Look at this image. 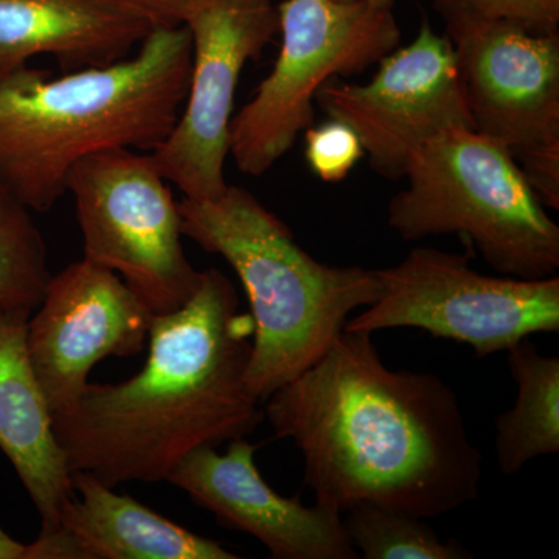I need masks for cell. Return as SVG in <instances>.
Masks as SVG:
<instances>
[{"label":"cell","instance_id":"6da1fadb","mask_svg":"<svg viewBox=\"0 0 559 559\" xmlns=\"http://www.w3.org/2000/svg\"><path fill=\"white\" fill-rule=\"evenodd\" d=\"M264 401L274 439L296 444L305 485L326 509L436 520L479 496L484 459L457 393L437 374L390 369L373 334L342 331Z\"/></svg>","mask_w":559,"mask_h":559},{"label":"cell","instance_id":"7a4b0ae2","mask_svg":"<svg viewBox=\"0 0 559 559\" xmlns=\"http://www.w3.org/2000/svg\"><path fill=\"white\" fill-rule=\"evenodd\" d=\"M253 322L231 280L210 267L179 310L154 316L148 358L130 380L87 384L53 418L69 469L109 487L167 480L200 448L248 439L263 423L248 373Z\"/></svg>","mask_w":559,"mask_h":559},{"label":"cell","instance_id":"3957f363","mask_svg":"<svg viewBox=\"0 0 559 559\" xmlns=\"http://www.w3.org/2000/svg\"><path fill=\"white\" fill-rule=\"evenodd\" d=\"M190 73L186 25H157L134 55L60 79L28 66L0 73V182L33 212H47L84 157L151 153L179 119Z\"/></svg>","mask_w":559,"mask_h":559},{"label":"cell","instance_id":"277c9868","mask_svg":"<svg viewBox=\"0 0 559 559\" xmlns=\"http://www.w3.org/2000/svg\"><path fill=\"white\" fill-rule=\"evenodd\" d=\"M183 237L237 272L253 322L246 382L263 403L310 369L349 314L381 294L378 270L330 266L301 249L289 227L242 187L216 200L179 202Z\"/></svg>","mask_w":559,"mask_h":559},{"label":"cell","instance_id":"5b68a950","mask_svg":"<svg viewBox=\"0 0 559 559\" xmlns=\"http://www.w3.org/2000/svg\"><path fill=\"white\" fill-rule=\"evenodd\" d=\"M404 178L388 209L401 240L457 234L499 274L557 275L558 224L506 146L468 128L443 131L415 151Z\"/></svg>","mask_w":559,"mask_h":559},{"label":"cell","instance_id":"8992f818","mask_svg":"<svg viewBox=\"0 0 559 559\" xmlns=\"http://www.w3.org/2000/svg\"><path fill=\"white\" fill-rule=\"evenodd\" d=\"M277 7V61L230 121L229 154L253 178L270 171L314 124V98L323 84L362 73L401 40L393 7L382 3L285 0Z\"/></svg>","mask_w":559,"mask_h":559},{"label":"cell","instance_id":"52a82bcc","mask_svg":"<svg viewBox=\"0 0 559 559\" xmlns=\"http://www.w3.org/2000/svg\"><path fill=\"white\" fill-rule=\"evenodd\" d=\"M84 260L116 272L151 314L182 308L202 272L187 259L179 202L148 151L112 148L69 173Z\"/></svg>","mask_w":559,"mask_h":559},{"label":"cell","instance_id":"ba28073f","mask_svg":"<svg viewBox=\"0 0 559 559\" xmlns=\"http://www.w3.org/2000/svg\"><path fill=\"white\" fill-rule=\"evenodd\" d=\"M471 253L415 248L378 270L381 294L344 331L374 334L417 329L469 345L477 358L509 352L532 334L559 331V278L491 277L469 266Z\"/></svg>","mask_w":559,"mask_h":559},{"label":"cell","instance_id":"9c48e42d","mask_svg":"<svg viewBox=\"0 0 559 559\" xmlns=\"http://www.w3.org/2000/svg\"><path fill=\"white\" fill-rule=\"evenodd\" d=\"M474 130L510 151L546 207L559 209V33L448 16Z\"/></svg>","mask_w":559,"mask_h":559},{"label":"cell","instance_id":"30bf717a","mask_svg":"<svg viewBox=\"0 0 559 559\" xmlns=\"http://www.w3.org/2000/svg\"><path fill=\"white\" fill-rule=\"evenodd\" d=\"M191 38L190 86L154 164L183 198L216 200L229 183L224 165L235 92L242 69L280 33L274 0H202L186 21Z\"/></svg>","mask_w":559,"mask_h":559},{"label":"cell","instance_id":"8fae6325","mask_svg":"<svg viewBox=\"0 0 559 559\" xmlns=\"http://www.w3.org/2000/svg\"><path fill=\"white\" fill-rule=\"evenodd\" d=\"M380 64L367 84H323L314 103L356 132L378 175L400 180L419 146L474 124L447 35L423 24L409 46L396 47Z\"/></svg>","mask_w":559,"mask_h":559},{"label":"cell","instance_id":"7c38bea8","mask_svg":"<svg viewBox=\"0 0 559 559\" xmlns=\"http://www.w3.org/2000/svg\"><path fill=\"white\" fill-rule=\"evenodd\" d=\"M35 311L27 349L51 418L75 406L95 364L143 352L154 318L116 272L84 259L51 275Z\"/></svg>","mask_w":559,"mask_h":559},{"label":"cell","instance_id":"4fadbf2b","mask_svg":"<svg viewBox=\"0 0 559 559\" xmlns=\"http://www.w3.org/2000/svg\"><path fill=\"white\" fill-rule=\"evenodd\" d=\"M259 447L229 441L224 454L204 447L180 460L167 481L182 489L224 527L248 533L275 559H358L340 511L283 498L261 477Z\"/></svg>","mask_w":559,"mask_h":559},{"label":"cell","instance_id":"5bb4252c","mask_svg":"<svg viewBox=\"0 0 559 559\" xmlns=\"http://www.w3.org/2000/svg\"><path fill=\"white\" fill-rule=\"evenodd\" d=\"M72 487L58 527L35 539L39 559L240 558L90 473H72Z\"/></svg>","mask_w":559,"mask_h":559},{"label":"cell","instance_id":"9a60e30c","mask_svg":"<svg viewBox=\"0 0 559 559\" xmlns=\"http://www.w3.org/2000/svg\"><path fill=\"white\" fill-rule=\"evenodd\" d=\"M153 22L119 0H0V73L50 55L68 72L130 57Z\"/></svg>","mask_w":559,"mask_h":559},{"label":"cell","instance_id":"2e32d148","mask_svg":"<svg viewBox=\"0 0 559 559\" xmlns=\"http://www.w3.org/2000/svg\"><path fill=\"white\" fill-rule=\"evenodd\" d=\"M31 316L0 310V451L38 510L40 532H51L73 496L72 471L28 356Z\"/></svg>","mask_w":559,"mask_h":559},{"label":"cell","instance_id":"e0dca14e","mask_svg":"<svg viewBox=\"0 0 559 559\" xmlns=\"http://www.w3.org/2000/svg\"><path fill=\"white\" fill-rule=\"evenodd\" d=\"M507 353L518 395L496 418L495 444L500 473L511 476L532 460L559 452V358L543 355L527 340Z\"/></svg>","mask_w":559,"mask_h":559},{"label":"cell","instance_id":"ac0fdd59","mask_svg":"<svg viewBox=\"0 0 559 559\" xmlns=\"http://www.w3.org/2000/svg\"><path fill=\"white\" fill-rule=\"evenodd\" d=\"M32 212L0 182V310L33 314L51 277Z\"/></svg>","mask_w":559,"mask_h":559},{"label":"cell","instance_id":"d6986e66","mask_svg":"<svg viewBox=\"0 0 559 559\" xmlns=\"http://www.w3.org/2000/svg\"><path fill=\"white\" fill-rule=\"evenodd\" d=\"M345 513V532L359 558H474L459 540L441 539L423 518L377 506H356Z\"/></svg>","mask_w":559,"mask_h":559},{"label":"cell","instance_id":"ffe728a7","mask_svg":"<svg viewBox=\"0 0 559 559\" xmlns=\"http://www.w3.org/2000/svg\"><path fill=\"white\" fill-rule=\"evenodd\" d=\"M441 16H469L520 25L538 35L559 33V0H436Z\"/></svg>","mask_w":559,"mask_h":559},{"label":"cell","instance_id":"44dd1931","mask_svg":"<svg viewBox=\"0 0 559 559\" xmlns=\"http://www.w3.org/2000/svg\"><path fill=\"white\" fill-rule=\"evenodd\" d=\"M305 157L311 170L323 182H341L364 156L362 143L356 132L340 120L308 128L305 131Z\"/></svg>","mask_w":559,"mask_h":559},{"label":"cell","instance_id":"7402d4cb","mask_svg":"<svg viewBox=\"0 0 559 559\" xmlns=\"http://www.w3.org/2000/svg\"><path fill=\"white\" fill-rule=\"evenodd\" d=\"M119 2L145 14L154 25L171 27V25L186 24L191 11L197 9L202 0H119Z\"/></svg>","mask_w":559,"mask_h":559},{"label":"cell","instance_id":"603a6c76","mask_svg":"<svg viewBox=\"0 0 559 559\" xmlns=\"http://www.w3.org/2000/svg\"><path fill=\"white\" fill-rule=\"evenodd\" d=\"M0 559H36L35 546L22 544L11 538L9 533L0 527Z\"/></svg>","mask_w":559,"mask_h":559},{"label":"cell","instance_id":"cb8c5ba5","mask_svg":"<svg viewBox=\"0 0 559 559\" xmlns=\"http://www.w3.org/2000/svg\"><path fill=\"white\" fill-rule=\"evenodd\" d=\"M341 2H349V0H341ZM370 2L382 3V5H395L396 0H370Z\"/></svg>","mask_w":559,"mask_h":559}]
</instances>
